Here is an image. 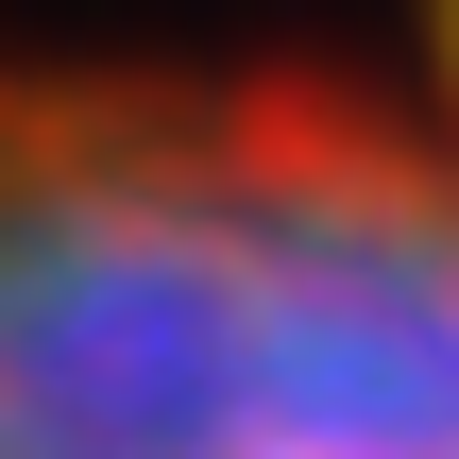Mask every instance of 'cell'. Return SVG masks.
Listing matches in <instances>:
<instances>
[{"mask_svg": "<svg viewBox=\"0 0 459 459\" xmlns=\"http://www.w3.org/2000/svg\"><path fill=\"white\" fill-rule=\"evenodd\" d=\"M0 459H459V119L0 68Z\"/></svg>", "mask_w": 459, "mask_h": 459, "instance_id": "6da1fadb", "label": "cell"}, {"mask_svg": "<svg viewBox=\"0 0 459 459\" xmlns=\"http://www.w3.org/2000/svg\"><path fill=\"white\" fill-rule=\"evenodd\" d=\"M426 34H443V119H459V0H426Z\"/></svg>", "mask_w": 459, "mask_h": 459, "instance_id": "7a4b0ae2", "label": "cell"}]
</instances>
